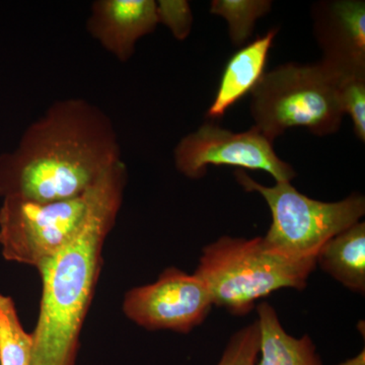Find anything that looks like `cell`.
Instances as JSON below:
<instances>
[{
  "label": "cell",
  "mask_w": 365,
  "mask_h": 365,
  "mask_svg": "<svg viewBox=\"0 0 365 365\" xmlns=\"http://www.w3.org/2000/svg\"><path fill=\"white\" fill-rule=\"evenodd\" d=\"M111 118L85 98L53 103L0 155V197L50 202L83 195L118 163Z\"/></svg>",
  "instance_id": "cell-1"
},
{
  "label": "cell",
  "mask_w": 365,
  "mask_h": 365,
  "mask_svg": "<svg viewBox=\"0 0 365 365\" xmlns=\"http://www.w3.org/2000/svg\"><path fill=\"white\" fill-rule=\"evenodd\" d=\"M128 172L123 160L96 185L76 234L39 269V317L32 332V365H76L79 338L103 266L106 239L123 203Z\"/></svg>",
  "instance_id": "cell-2"
},
{
  "label": "cell",
  "mask_w": 365,
  "mask_h": 365,
  "mask_svg": "<svg viewBox=\"0 0 365 365\" xmlns=\"http://www.w3.org/2000/svg\"><path fill=\"white\" fill-rule=\"evenodd\" d=\"M316 266L317 259L292 260L271 251L263 237H222L203 249L194 273L207 287L213 306L244 316L274 292L304 289Z\"/></svg>",
  "instance_id": "cell-3"
},
{
  "label": "cell",
  "mask_w": 365,
  "mask_h": 365,
  "mask_svg": "<svg viewBox=\"0 0 365 365\" xmlns=\"http://www.w3.org/2000/svg\"><path fill=\"white\" fill-rule=\"evenodd\" d=\"M342 79L322 62L311 66L292 62L266 72L251 93L253 127L272 143L295 127L318 136L336 133L344 116Z\"/></svg>",
  "instance_id": "cell-4"
},
{
  "label": "cell",
  "mask_w": 365,
  "mask_h": 365,
  "mask_svg": "<svg viewBox=\"0 0 365 365\" xmlns=\"http://www.w3.org/2000/svg\"><path fill=\"white\" fill-rule=\"evenodd\" d=\"M235 176L247 192L260 194L270 208L272 222L263 237L266 246L292 260L317 259L327 242L359 222L365 213V199L359 193L323 202L300 193L290 182L266 187L245 170H235Z\"/></svg>",
  "instance_id": "cell-5"
},
{
  "label": "cell",
  "mask_w": 365,
  "mask_h": 365,
  "mask_svg": "<svg viewBox=\"0 0 365 365\" xmlns=\"http://www.w3.org/2000/svg\"><path fill=\"white\" fill-rule=\"evenodd\" d=\"M95 187L66 200L2 199L0 247L4 258L38 270L76 234L93 201Z\"/></svg>",
  "instance_id": "cell-6"
},
{
  "label": "cell",
  "mask_w": 365,
  "mask_h": 365,
  "mask_svg": "<svg viewBox=\"0 0 365 365\" xmlns=\"http://www.w3.org/2000/svg\"><path fill=\"white\" fill-rule=\"evenodd\" d=\"M174 160L182 175L194 180L205 176L209 165L265 170L276 182L297 177L294 168L276 155L272 141L255 127L235 133L215 123L204 124L182 137L175 148Z\"/></svg>",
  "instance_id": "cell-7"
},
{
  "label": "cell",
  "mask_w": 365,
  "mask_h": 365,
  "mask_svg": "<svg viewBox=\"0 0 365 365\" xmlns=\"http://www.w3.org/2000/svg\"><path fill=\"white\" fill-rule=\"evenodd\" d=\"M212 299L202 280L179 269H165L157 281L125 294L123 312L148 331L189 333L207 318Z\"/></svg>",
  "instance_id": "cell-8"
},
{
  "label": "cell",
  "mask_w": 365,
  "mask_h": 365,
  "mask_svg": "<svg viewBox=\"0 0 365 365\" xmlns=\"http://www.w3.org/2000/svg\"><path fill=\"white\" fill-rule=\"evenodd\" d=\"M312 16L322 63L342 78H365L364 1H319Z\"/></svg>",
  "instance_id": "cell-9"
},
{
  "label": "cell",
  "mask_w": 365,
  "mask_h": 365,
  "mask_svg": "<svg viewBox=\"0 0 365 365\" xmlns=\"http://www.w3.org/2000/svg\"><path fill=\"white\" fill-rule=\"evenodd\" d=\"M158 25L155 0H96L86 31L106 51L125 63L135 53L137 42Z\"/></svg>",
  "instance_id": "cell-10"
},
{
  "label": "cell",
  "mask_w": 365,
  "mask_h": 365,
  "mask_svg": "<svg viewBox=\"0 0 365 365\" xmlns=\"http://www.w3.org/2000/svg\"><path fill=\"white\" fill-rule=\"evenodd\" d=\"M277 33L278 29H271L230 57L222 72L215 100L206 113L209 119H222L230 107L247 93H252L260 83L266 73L269 52Z\"/></svg>",
  "instance_id": "cell-11"
},
{
  "label": "cell",
  "mask_w": 365,
  "mask_h": 365,
  "mask_svg": "<svg viewBox=\"0 0 365 365\" xmlns=\"http://www.w3.org/2000/svg\"><path fill=\"white\" fill-rule=\"evenodd\" d=\"M257 313L260 329V359L257 365H323L311 338L289 335L271 304L262 302Z\"/></svg>",
  "instance_id": "cell-12"
},
{
  "label": "cell",
  "mask_w": 365,
  "mask_h": 365,
  "mask_svg": "<svg viewBox=\"0 0 365 365\" xmlns=\"http://www.w3.org/2000/svg\"><path fill=\"white\" fill-rule=\"evenodd\" d=\"M317 265L343 287L364 294L365 223H355L327 242L317 256Z\"/></svg>",
  "instance_id": "cell-13"
},
{
  "label": "cell",
  "mask_w": 365,
  "mask_h": 365,
  "mask_svg": "<svg viewBox=\"0 0 365 365\" xmlns=\"http://www.w3.org/2000/svg\"><path fill=\"white\" fill-rule=\"evenodd\" d=\"M34 339L21 325L16 304L0 294V365H32Z\"/></svg>",
  "instance_id": "cell-14"
},
{
  "label": "cell",
  "mask_w": 365,
  "mask_h": 365,
  "mask_svg": "<svg viewBox=\"0 0 365 365\" xmlns=\"http://www.w3.org/2000/svg\"><path fill=\"white\" fill-rule=\"evenodd\" d=\"M272 9L269 0H213L210 13L227 21L228 33L235 46L246 44L256 21Z\"/></svg>",
  "instance_id": "cell-15"
},
{
  "label": "cell",
  "mask_w": 365,
  "mask_h": 365,
  "mask_svg": "<svg viewBox=\"0 0 365 365\" xmlns=\"http://www.w3.org/2000/svg\"><path fill=\"white\" fill-rule=\"evenodd\" d=\"M259 351L260 329L256 319L232 336L217 365H257Z\"/></svg>",
  "instance_id": "cell-16"
},
{
  "label": "cell",
  "mask_w": 365,
  "mask_h": 365,
  "mask_svg": "<svg viewBox=\"0 0 365 365\" xmlns=\"http://www.w3.org/2000/svg\"><path fill=\"white\" fill-rule=\"evenodd\" d=\"M340 98L344 114L349 115L359 140L365 141V78H343Z\"/></svg>",
  "instance_id": "cell-17"
},
{
  "label": "cell",
  "mask_w": 365,
  "mask_h": 365,
  "mask_svg": "<svg viewBox=\"0 0 365 365\" xmlns=\"http://www.w3.org/2000/svg\"><path fill=\"white\" fill-rule=\"evenodd\" d=\"M158 24L167 26L173 37L179 41L188 38L193 25V13L186 0H158Z\"/></svg>",
  "instance_id": "cell-18"
},
{
  "label": "cell",
  "mask_w": 365,
  "mask_h": 365,
  "mask_svg": "<svg viewBox=\"0 0 365 365\" xmlns=\"http://www.w3.org/2000/svg\"><path fill=\"white\" fill-rule=\"evenodd\" d=\"M339 365H364V352H362L355 359L347 360V361Z\"/></svg>",
  "instance_id": "cell-19"
}]
</instances>
